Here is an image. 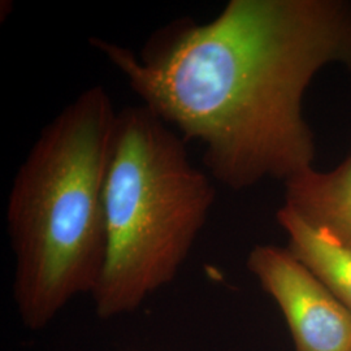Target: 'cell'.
<instances>
[{
  "instance_id": "6",
  "label": "cell",
  "mask_w": 351,
  "mask_h": 351,
  "mask_svg": "<svg viewBox=\"0 0 351 351\" xmlns=\"http://www.w3.org/2000/svg\"><path fill=\"white\" fill-rule=\"evenodd\" d=\"M276 217L288 234V250L324 282L351 315V249L307 224L284 204Z\"/></svg>"
},
{
  "instance_id": "5",
  "label": "cell",
  "mask_w": 351,
  "mask_h": 351,
  "mask_svg": "<svg viewBox=\"0 0 351 351\" xmlns=\"http://www.w3.org/2000/svg\"><path fill=\"white\" fill-rule=\"evenodd\" d=\"M284 206L307 224L351 249V149L332 171L310 168L289 178Z\"/></svg>"
},
{
  "instance_id": "2",
  "label": "cell",
  "mask_w": 351,
  "mask_h": 351,
  "mask_svg": "<svg viewBox=\"0 0 351 351\" xmlns=\"http://www.w3.org/2000/svg\"><path fill=\"white\" fill-rule=\"evenodd\" d=\"M117 113L101 85L85 88L40 130L14 176L5 215L13 301L29 330L47 328L99 282Z\"/></svg>"
},
{
  "instance_id": "4",
  "label": "cell",
  "mask_w": 351,
  "mask_h": 351,
  "mask_svg": "<svg viewBox=\"0 0 351 351\" xmlns=\"http://www.w3.org/2000/svg\"><path fill=\"white\" fill-rule=\"evenodd\" d=\"M285 316L295 351H351V315L288 247L258 245L247 258Z\"/></svg>"
},
{
  "instance_id": "3",
  "label": "cell",
  "mask_w": 351,
  "mask_h": 351,
  "mask_svg": "<svg viewBox=\"0 0 351 351\" xmlns=\"http://www.w3.org/2000/svg\"><path fill=\"white\" fill-rule=\"evenodd\" d=\"M215 197L171 126L143 104L119 111L103 194L107 255L91 294L101 319L137 311L175 280Z\"/></svg>"
},
{
  "instance_id": "1",
  "label": "cell",
  "mask_w": 351,
  "mask_h": 351,
  "mask_svg": "<svg viewBox=\"0 0 351 351\" xmlns=\"http://www.w3.org/2000/svg\"><path fill=\"white\" fill-rule=\"evenodd\" d=\"M90 43L143 106L201 145L210 176L243 190L313 168L303 97L328 64L351 75V3L230 0L213 21L162 26L138 53L101 38Z\"/></svg>"
}]
</instances>
